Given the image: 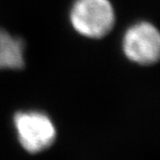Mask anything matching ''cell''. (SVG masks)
<instances>
[{"instance_id":"6da1fadb","label":"cell","mask_w":160,"mask_h":160,"mask_svg":"<svg viewBox=\"0 0 160 160\" xmlns=\"http://www.w3.org/2000/svg\"><path fill=\"white\" fill-rule=\"evenodd\" d=\"M70 18L72 27L80 35L100 39L115 24V12L109 0H76Z\"/></svg>"},{"instance_id":"7a4b0ae2","label":"cell","mask_w":160,"mask_h":160,"mask_svg":"<svg viewBox=\"0 0 160 160\" xmlns=\"http://www.w3.org/2000/svg\"><path fill=\"white\" fill-rule=\"evenodd\" d=\"M122 49L128 58L142 66L155 64L160 57V34L150 22L132 25L122 39Z\"/></svg>"},{"instance_id":"3957f363","label":"cell","mask_w":160,"mask_h":160,"mask_svg":"<svg viewBox=\"0 0 160 160\" xmlns=\"http://www.w3.org/2000/svg\"><path fill=\"white\" fill-rule=\"evenodd\" d=\"M18 139L25 150L37 153L49 148L56 137L50 119L40 112H20L15 116Z\"/></svg>"},{"instance_id":"277c9868","label":"cell","mask_w":160,"mask_h":160,"mask_svg":"<svg viewBox=\"0 0 160 160\" xmlns=\"http://www.w3.org/2000/svg\"><path fill=\"white\" fill-rule=\"evenodd\" d=\"M23 66L22 42L0 28V70H19Z\"/></svg>"}]
</instances>
